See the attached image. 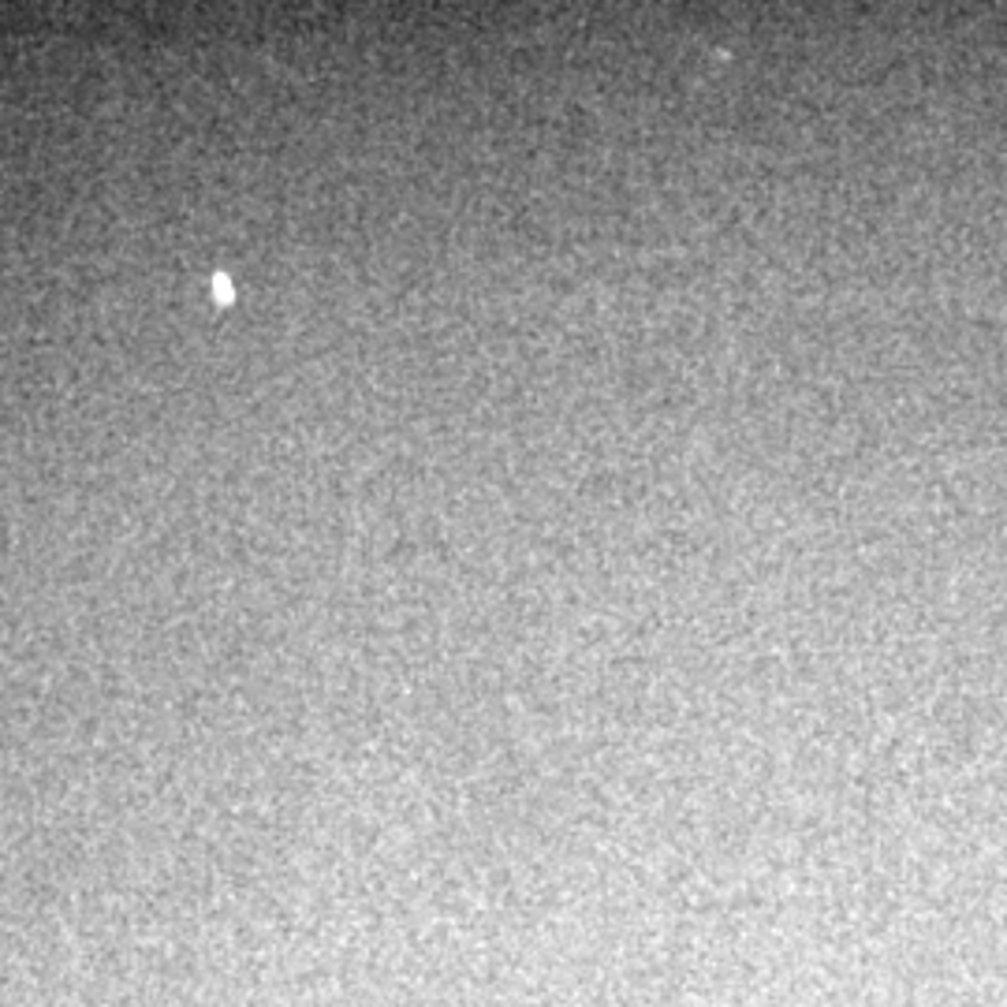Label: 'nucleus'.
Masks as SVG:
<instances>
[{
  "label": "nucleus",
  "mask_w": 1007,
  "mask_h": 1007,
  "mask_svg": "<svg viewBox=\"0 0 1007 1007\" xmlns=\"http://www.w3.org/2000/svg\"><path fill=\"white\" fill-rule=\"evenodd\" d=\"M214 295H217V302H232V299H236L232 281H228L225 273H217V276H214Z\"/></svg>",
  "instance_id": "obj_1"
}]
</instances>
